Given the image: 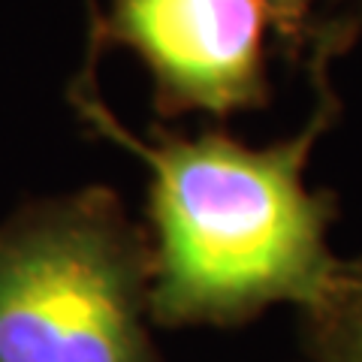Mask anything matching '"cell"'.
<instances>
[{
	"mask_svg": "<svg viewBox=\"0 0 362 362\" xmlns=\"http://www.w3.org/2000/svg\"><path fill=\"white\" fill-rule=\"evenodd\" d=\"M82 115L151 169L157 263L148 305L160 320L223 323L266 305H311L329 287V199L305 181V163L329 112L299 136L247 148L226 136L145 145L94 90L76 88Z\"/></svg>",
	"mask_w": 362,
	"mask_h": 362,
	"instance_id": "6da1fadb",
	"label": "cell"
},
{
	"mask_svg": "<svg viewBox=\"0 0 362 362\" xmlns=\"http://www.w3.org/2000/svg\"><path fill=\"white\" fill-rule=\"evenodd\" d=\"M142 257L97 197L0 233V362H157Z\"/></svg>",
	"mask_w": 362,
	"mask_h": 362,
	"instance_id": "7a4b0ae2",
	"label": "cell"
},
{
	"mask_svg": "<svg viewBox=\"0 0 362 362\" xmlns=\"http://www.w3.org/2000/svg\"><path fill=\"white\" fill-rule=\"evenodd\" d=\"M266 0H109L103 40L148 66L163 112L226 115L266 100Z\"/></svg>",
	"mask_w": 362,
	"mask_h": 362,
	"instance_id": "3957f363",
	"label": "cell"
},
{
	"mask_svg": "<svg viewBox=\"0 0 362 362\" xmlns=\"http://www.w3.org/2000/svg\"><path fill=\"white\" fill-rule=\"evenodd\" d=\"M305 317L317 362H362V257L338 263L329 287L305 308Z\"/></svg>",
	"mask_w": 362,
	"mask_h": 362,
	"instance_id": "277c9868",
	"label": "cell"
},
{
	"mask_svg": "<svg viewBox=\"0 0 362 362\" xmlns=\"http://www.w3.org/2000/svg\"><path fill=\"white\" fill-rule=\"evenodd\" d=\"M266 4H269L272 18H278V25L293 28L302 18L305 6H308V0H266Z\"/></svg>",
	"mask_w": 362,
	"mask_h": 362,
	"instance_id": "5b68a950",
	"label": "cell"
}]
</instances>
